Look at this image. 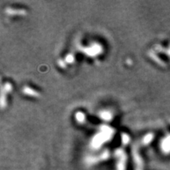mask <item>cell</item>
<instances>
[{
    "label": "cell",
    "instance_id": "cell-12",
    "mask_svg": "<svg viewBox=\"0 0 170 170\" xmlns=\"http://www.w3.org/2000/svg\"><path fill=\"white\" fill-rule=\"evenodd\" d=\"M122 141H123V143H124V144H127L128 141H129V137H128L127 135H124V134H123Z\"/></svg>",
    "mask_w": 170,
    "mask_h": 170
},
{
    "label": "cell",
    "instance_id": "cell-6",
    "mask_svg": "<svg viewBox=\"0 0 170 170\" xmlns=\"http://www.w3.org/2000/svg\"><path fill=\"white\" fill-rule=\"evenodd\" d=\"M161 148L163 153L169 154L170 153V135H168L163 138L161 143Z\"/></svg>",
    "mask_w": 170,
    "mask_h": 170
},
{
    "label": "cell",
    "instance_id": "cell-4",
    "mask_svg": "<svg viewBox=\"0 0 170 170\" xmlns=\"http://www.w3.org/2000/svg\"><path fill=\"white\" fill-rule=\"evenodd\" d=\"M81 50H83L81 51L85 53L87 55L93 57L100 55V54L102 53L103 48H102V46H100L99 43H94L92 44V46L88 47L81 48Z\"/></svg>",
    "mask_w": 170,
    "mask_h": 170
},
{
    "label": "cell",
    "instance_id": "cell-13",
    "mask_svg": "<svg viewBox=\"0 0 170 170\" xmlns=\"http://www.w3.org/2000/svg\"><path fill=\"white\" fill-rule=\"evenodd\" d=\"M66 61H67V62H70V63H72V62H73V61H74V59H73V55H67V56H66Z\"/></svg>",
    "mask_w": 170,
    "mask_h": 170
},
{
    "label": "cell",
    "instance_id": "cell-5",
    "mask_svg": "<svg viewBox=\"0 0 170 170\" xmlns=\"http://www.w3.org/2000/svg\"><path fill=\"white\" fill-rule=\"evenodd\" d=\"M109 157V152L107 151H105L103 153L100 154V155L97 156V157H90V158H88L87 160V163L89 164V165H94L95 163L96 162H99L100 161H104L106 160V158H108Z\"/></svg>",
    "mask_w": 170,
    "mask_h": 170
},
{
    "label": "cell",
    "instance_id": "cell-2",
    "mask_svg": "<svg viewBox=\"0 0 170 170\" xmlns=\"http://www.w3.org/2000/svg\"><path fill=\"white\" fill-rule=\"evenodd\" d=\"M117 157V170H126L127 156L121 149H117L115 151Z\"/></svg>",
    "mask_w": 170,
    "mask_h": 170
},
{
    "label": "cell",
    "instance_id": "cell-1",
    "mask_svg": "<svg viewBox=\"0 0 170 170\" xmlns=\"http://www.w3.org/2000/svg\"><path fill=\"white\" fill-rule=\"evenodd\" d=\"M114 134V130L110 127L106 125H102L100 127L99 132L95 135L91 142V146L94 150L100 148L103 144L106 142H108L113 137Z\"/></svg>",
    "mask_w": 170,
    "mask_h": 170
},
{
    "label": "cell",
    "instance_id": "cell-10",
    "mask_svg": "<svg viewBox=\"0 0 170 170\" xmlns=\"http://www.w3.org/2000/svg\"><path fill=\"white\" fill-rule=\"evenodd\" d=\"M100 117L104 121H110L112 118V114L108 111H103L100 113Z\"/></svg>",
    "mask_w": 170,
    "mask_h": 170
},
{
    "label": "cell",
    "instance_id": "cell-9",
    "mask_svg": "<svg viewBox=\"0 0 170 170\" xmlns=\"http://www.w3.org/2000/svg\"><path fill=\"white\" fill-rule=\"evenodd\" d=\"M154 139V135L152 133H149L147 135H146L143 139V144L144 145H148L149 143H151V141Z\"/></svg>",
    "mask_w": 170,
    "mask_h": 170
},
{
    "label": "cell",
    "instance_id": "cell-11",
    "mask_svg": "<svg viewBox=\"0 0 170 170\" xmlns=\"http://www.w3.org/2000/svg\"><path fill=\"white\" fill-rule=\"evenodd\" d=\"M76 117H77V120L78 122L80 123H84L85 121V116H84V113H81V112H78L76 114Z\"/></svg>",
    "mask_w": 170,
    "mask_h": 170
},
{
    "label": "cell",
    "instance_id": "cell-3",
    "mask_svg": "<svg viewBox=\"0 0 170 170\" xmlns=\"http://www.w3.org/2000/svg\"><path fill=\"white\" fill-rule=\"evenodd\" d=\"M132 154L133 157L135 170H144V162H143V157L139 154V149L136 146H134L132 149Z\"/></svg>",
    "mask_w": 170,
    "mask_h": 170
},
{
    "label": "cell",
    "instance_id": "cell-7",
    "mask_svg": "<svg viewBox=\"0 0 170 170\" xmlns=\"http://www.w3.org/2000/svg\"><path fill=\"white\" fill-rule=\"evenodd\" d=\"M23 93L28 95V96H32V97H39L40 96L39 92H36L35 90L32 89V88H28V87H24V88H23Z\"/></svg>",
    "mask_w": 170,
    "mask_h": 170
},
{
    "label": "cell",
    "instance_id": "cell-8",
    "mask_svg": "<svg viewBox=\"0 0 170 170\" xmlns=\"http://www.w3.org/2000/svg\"><path fill=\"white\" fill-rule=\"evenodd\" d=\"M6 11L7 12V13L11 15H25L26 14V11L24 9H10V8H8V9H6Z\"/></svg>",
    "mask_w": 170,
    "mask_h": 170
}]
</instances>
